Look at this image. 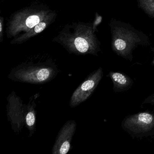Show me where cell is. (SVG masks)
<instances>
[{
    "label": "cell",
    "instance_id": "cell-2",
    "mask_svg": "<svg viewBox=\"0 0 154 154\" xmlns=\"http://www.w3.org/2000/svg\"><path fill=\"white\" fill-rule=\"evenodd\" d=\"M101 78L100 70L90 74L73 93L70 106L75 108L87 100L93 92Z\"/></svg>",
    "mask_w": 154,
    "mask_h": 154
},
{
    "label": "cell",
    "instance_id": "cell-1",
    "mask_svg": "<svg viewBox=\"0 0 154 154\" xmlns=\"http://www.w3.org/2000/svg\"><path fill=\"white\" fill-rule=\"evenodd\" d=\"M58 73V69L47 66H25L12 69L8 78L15 82L44 84L52 81Z\"/></svg>",
    "mask_w": 154,
    "mask_h": 154
},
{
    "label": "cell",
    "instance_id": "cell-4",
    "mask_svg": "<svg viewBox=\"0 0 154 154\" xmlns=\"http://www.w3.org/2000/svg\"><path fill=\"white\" fill-rule=\"evenodd\" d=\"M35 101L32 100V103H29L26 106L25 122L27 128L30 132L29 137H31L35 130L36 114V112L35 110Z\"/></svg>",
    "mask_w": 154,
    "mask_h": 154
},
{
    "label": "cell",
    "instance_id": "cell-11",
    "mask_svg": "<svg viewBox=\"0 0 154 154\" xmlns=\"http://www.w3.org/2000/svg\"><path fill=\"white\" fill-rule=\"evenodd\" d=\"M0 26H1V29H0V30H1V31H2V28L1 24V25H0Z\"/></svg>",
    "mask_w": 154,
    "mask_h": 154
},
{
    "label": "cell",
    "instance_id": "cell-3",
    "mask_svg": "<svg viewBox=\"0 0 154 154\" xmlns=\"http://www.w3.org/2000/svg\"><path fill=\"white\" fill-rule=\"evenodd\" d=\"M76 128L74 120H69L60 130L52 149L53 154H66L71 148V143Z\"/></svg>",
    "mask_w": 154,
    "mask_h": 154
},
{
    "label": "cell",
    "instance_id": "cell-5",
    "mask_svg": "<svg viewBox=\"0 0 154 154\" xmlns=\"http://www.w3.org/2000/svg\"><path fill=\"white\" fill-rule=\"evenodd\" d=\"M74 44L76 49L80 53H86L89 49L88 42L84 38L80 37L77 38L75 40Z\"/></svg>",
    "mask_w": 154,
    "mask_h": 154
},
{
    "label": "cell",
    "instance_id": "cell-7",
    "mask_svg": "<svg viewBox=\"0 0 154 154\" xmlns=\"http://www.w3.org/2000/svg\"><path fill=\"white\" fill-rule=\"evenodd\" d=\"M40 20L37 16H30L26 20V25L28 27L32 28L39 23Z\"/></svg>",
    "mask_w": 154,
    "mask_h": 154
},
{
    "label": "cell",
    "instance_id": "cell-6",
    "mask_svg": "<svg viewBox=\"0 0 154 154\" xmlns=\"http://www.w3.org/2000/svg\"><path fill=\"white\" fill-rule=\"evenodd\" d=\"M138 120L140 123L148 125L152 123L153 119L152 115L149 113H141L138 116Z\"/></svg>",
    "mask_w": 154,
    "mask_h": 154
},
{
    "label": "cell",
    "instance_id": "cell-9",
    "mask_svg": "<svg viewBox=\"0 0 154 154\" xmlns=\"http://www.w3.org/2000/svg\"><path fill=\"white\" fill-rule=\"evenodd\" d=\"M114 45L117 50L122 51L124 50L126 47V43L120 39H118L115 41Z\"/></svg>",
    "mask_w": 154,
    "mask_h": 154
},
{
    "label": "cell",
    "instance_id": "cell-10",
    "mask_svg": "<svg viewBox=\"0 0 154 154\" xmlns=\"http://www.w3.org/2000/svg\"><path fill=\"white\" fill-rule=\"evenodd\" d=\"M46 26V25L44 22L38 23L35 27V32L37 33H40V32H42V31H43L45 29V28Z\"/></svg>",
    "mask_w": 154,
    "mask_h": 154
},
{
    "label": "cell",
    "instance_id": "cell-8",
    "mask_svg": "<svg viewBox=\"0 0 154 154\" xmlns=\"http://www.w3.org/2000/svg\"><path fill=\"white\" fill-rule=\"evenodd\" d=\"M112 79L115 82L120 85H125L127 83V79L123 75L119 73H114L112 74Z\"/></svg>",
    "mask_w": 154,
    "mask_h": 154
}]
</instances>
